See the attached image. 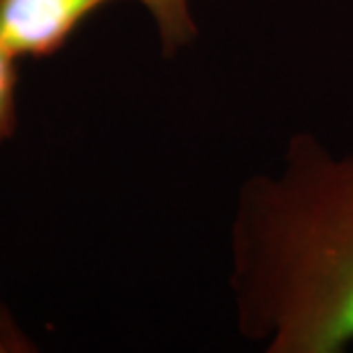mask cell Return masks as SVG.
<instances>
[{
	"instance_id": "cell-1",
	"label": "cell",
	"mask_w": 353,
	"mask_h": 353,
	"mask_svg": "<svg viewBox=\"0 0 353 353\" xmlns=\"http://www.w3.org/2000/svg\"><path fill=\"white\" fill-rule=\"evenodd\" d=\"M239 330L268 353L353 342V154L296 133L278 174L243 183L232 228Z\"/></svg>"
},
{
	"instance_id": "cell-2",
	"label": "cell",
	"mask_w": 353,
	"mask_h": 353,
	"mask_svg": "<svg viewBox=\"0 0 353 353\" xmlns=\"http://www.w3.org/2000/svg\"><path fill=\"white\" fill-rule=\"evenodd\" d=\"M105 3L112 0H0V44L17 58H44Z\"/></svg>"
},
{
	"instance_id": "cell-3",
	"label": "cell",
	"mask_w": 353,
	"mask_h": 353,
	"mask_svg": "<svg viewBox=\"0 0 353 353\" xmlns=\"http://www.w3.org/2000/svg\"><path fill=\"white\" fill-rule=\"evenodd\" d=\"M157 23L161 46L168 55L188 46L195 39L197 26L188 0H138Z\"/></svg>"
},
{
	"instance_id": "cell-4",
	"label": "cell",
	"mask_w": 353,
	"mask_h": 353,
	"mask_svg": "<svg viewBox=\"0 0 353 353\" xmlns=\"http://www.w3.org/2000/svg\"><path fill=\"white\" fill-rule=\"evenodd\" d=\"M17 124V55L0 44V143Z\"/></svg>"
},
{
	"instance_id": "cell-5",
	"label": "cell",
	"mask_w": 353,
	"mask_h": 353,
	"mask_svg": "<svg viewBox=\"0 0 353 353\" xmlns=\"http://www.w3.org/2000/svg\"><path fill=\"white\" fill-rule=\"evenodd\" d=\"M5 351V342H3V337H0V353Z\"/></svg>"
}]
</instances>
